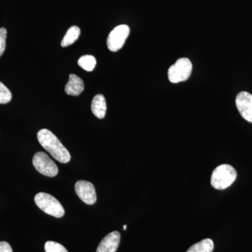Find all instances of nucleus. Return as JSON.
I'll return each instance as SVG.
<instances>
[{
  "mask_svg": "<svg viewBox=\"0 0 252 252\" xmlns=\"http://www.w3.org/2000/svg\"><path fill=\"white\" fill-rule=\"evenodd\" d=\"M12 94L9 89L0 82V104H7L11 102Z\"/></svg>",
  "mask_w": 252,
  "mask_h": 252,
  "instance_id": "nucleus-15",
  "label": "nucleus"
},
{
  "mask_svg": "<svg viewBox=\"0 0 252 252\" xmlns=\"http://www.w3.org/2000/svg\"><path fill=\"white\" fill-rule=\"evenodd\" d=\"M7 31L6 28H0V58L4 54L6 49V40Z\"/></svg>",
  "mask_w": 252,
  "mask_h": 252,
  "instance_id": "nucleus-17",
  "label": "nucleus"
},
{
  "mask_svg": "<svg viewBox=\"0 0 252 252\" xmlns=\"http://www.w3.org/2000/svg\"><path fill=\"white\" fill-rule=\"evenodd\" d=\"M93 114L99 119H104L107 113V102L103 94H97L94 97L91 103Z\"/></svg>",
  "mask_w": 252,
  "mask_h": 252,
  "instance_id": "nucleus-11",
  "label": "nucleus"
},
{
  "mask_svg": "<svg viewBox=\"0 0 252 252\" xmlns=\"http://www.w3.org/2000/svg\"><path fill=\"white\" fill-rule=\"evenodd\" d=\"M214 246L215 245L212 240L207 238L192 245L187 252H212L214 250Z\"/></svg>",
  "mask_w": 252,
  "mask_h": 252,
  "instance_id": "nucleus-13",
  "label": "nucleus"
},
{
  "mask_svg": "<svg viewBox=\"0 0 252 252\" xmlns=\"http://www.w3.org/2000/svg\"><path fill=\"white\" fill-rule=\"evenodd\" d=\"M32 164L36 171L46 177H56L59 173V168L56 164L44 152H37L34 154Z\"/></svg>",
  "mask_w": 252,
  "mask_h": 252,
  "instance_id": "nucleus-5",
  "label": "nucleus"
},
{
  "mask_svg": "<svg viewBox=\"0 0 252 252\" xmlns=\"http://www.w3.org/2000/svg\"><path fill=\"white\" fill-rule=\"evenodd\" d=\"M75 192L79 198L87 205H94L97 200L95 189L90 182L78 181L75 184Z\"/></svg>",
  "mask_w": 252,
  "mask_h": 252,
  "instance_id": "nucleus-7",
  "label": "nucleus"
},
{
  "mask_svg": "<svg viewBox=\"0 0 252 252\" xmlns=\"http://www.w3.org/2000/svg\"><path fill=\"white\" fill-rule=\"evenodd\" d=\"M236 178L237 172L234 167L228 164H223L212 172L211 185L213 188L223 190L231 186Z\"/></svg>",
  "mask_w": 252,
  "mask_h": 252,
  "instance_id": "nucleus-2",
  "label": "nucleus"
},
{
  "mask_svg": "<svg viewBox=\"0 0 252 252\" xmlns=\"http://www.w3.org/2000/svg\"><path fill=\"white\" fill-rule=\"evenodd\" d=\"M192 68L191 62L187 58L177 60L167 71L169 80L173 84L187 81L191 74Z\"/></svg>",
  "mask_w": 252,
  "mask_h": 252,
  "instance_id": "nucleus-4",
  "label": "nucleus"
},
{
  "mask_svg": "<svg viewBox=\"0 0 252 252\" xmlns=\"http://www.w3.org/2000/svg\"><path fill=\"white\" fill-rule=\"evenodd\" d=\"M81 34L80 28L77 26H72L68 30L67 33L61 41V46L63 47H67V46L72 45L76 41L79 39Z\"/></svg>",
  "mask_w": 252,
  "mask_h": 252,
  "instance_id": "nucleus-12",
  "label": "nucleus"
},
{
  "mask_svg": "<svg viewBox=\"0 0 252 252\" xmlns=\"http://www.w3.org/2000/svg\"><path fill=\"white\" fill-rule=\"evenodd\" d=\"M37 139L43 148L46 149L58 161L61 163L69 162L71 159L70 154L51 131L47 129H41L38 132Z\"/></svg>",
  "mask_w": 252,
  "mask_h": 252,
  "instance_id": "nucleus-1",
  "label": "nucleus"
},
{
  "mask_svg": "<svg viewBox=\"0 0 252 252\" xmlns=\"http://www.w3.org/2000/svg\"><path fill=\"white\" fill-rule=\"evenodd\" d=\"M120 240V233L118 231L112 232L102 239L96 252H117Z\"/></svg>",
  "mask_w": 252,
  "mask_h": 252,
  "instance_id": "nucleus-9",
  "label": "nucleus"
},
{
  "mask_svg": "<svg viewBox=\"0 0 252 252\" xmlns=\"http://www.w3.org/2000/svg\"><path fill=\"white\" fill-rule=\"evenodd\" d=\"M235 104L242 117L252 123V94L245 91L239 93L235 99Z\"/></svg>",
  "mask_w": 252,
  "mask_h": 252,
  "instance_id": "nucleus-8",
  "label": "nucleus"
},
{
  "mask_svg": "<svg viewBox=\"0 0 252 252\" xmlns=\"http://www.w3.org/2000/svg\"><path fill=\"white\" fill-rule=\"evenodd\" d=\"M0 252H13L11 245L6 242H0Z\"/></svg>",
  "mask_w": 252,
  "mask_h": 252,
  "instance_id": "nucleus-18",
  "label": "nucleus"
},
{
  "mask_svg": "<svg viewBox=\"0 0 252 252\" xmlns=\"http://www.w3.org/2000/svg\"><path fill=\"white\" fill-rule=\"evenodd\" d=\"M84 90V81L76 74H71L69 77V81L65 86L66 94L68 95H79Z\"/></svg>",
  "mask_w": 252,
  "mask_h": 252,
  "instance_id": "nucleus-10",
  "label": "nucleus"
},
{
  "mask_svg": "<svg viewBox=\"0 0 252 252\" xmlns=\"http://www.w3.org/2000/svg\"><path fill=\"white\" fill-rule=\"evenodd\" d=\"M126 228H127V225H124V230H126Z\"/></svg>",
  "mask_w": 252,
  "mask_h": 252,
  "instance_id": "nucleus-19",
  "label": "nucleus"
},
{
  "mask_svg": "<svg viewBox=\"0 0 252 252\" xmlns=\"http://www.w3.org/2000/svg\"><path fill=\"white\" fill-rule=\"evenodd\" d=\"M44 249L46 252H68L63 245L54 241L46 242Z\"/></svg>",
  "mask_w": 252,
  "mask_h": 252,
  "instance_id": "nucleus-16",
  "label": "nucleus"
},
{
  "mask_svg": "<svg viewBox=\"0 0 252 252\" xmlns=\"http://www.w3.org/2000/svg\"><path fill=\"white\" fill-rule=\"evenodd\" d=\"M78 64L84 70L87 72H92L96 65V59L91 55L83 56L78 61Z\"/></svg>",
  "mask_w": 252,
  "mask_h": 252,
  "instance_id": "nucleus-14",
  "label": "nucleus"
},
{
  "mask_svg": "<svg viewBox=\"0 0 252 252\" xmlns=\"http://www.w3.org/2000/svg\"><path fill=\"white\" fill-rule=\"evenodd\" d=\"M129 34H130V28L126 25H121L114 28L109 33L107 38V44L109 51L117 52L122 49Z\"/></svg>",
  "mask_w": 252,
  "mask_h": 252,
  "instance_id": "nucleus-6",
  "label": "nucleus"
},
{
  "mask_svg": "<svg viewBox=\"0 0 252 252\" xmlns=\"http://www.w3.org/2000/svg\"><path fill=\"white\" fill-rule=\"evenodd\" d=\"M34 202L36 206L47 215L56 218H61L64 216V210L63 205L57 199L50 194L43 192L36 194L34 197Z\"/></svg>",
  "mask_w": 252,
  "mask_h": 252,
  "instance_id": "nucleus-3",
  "label": "nucleus"
}]
</instances>
